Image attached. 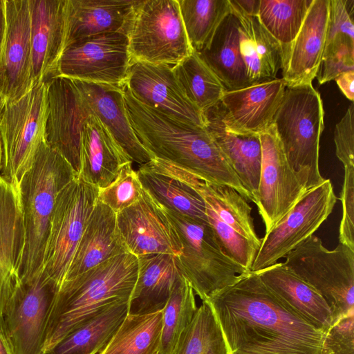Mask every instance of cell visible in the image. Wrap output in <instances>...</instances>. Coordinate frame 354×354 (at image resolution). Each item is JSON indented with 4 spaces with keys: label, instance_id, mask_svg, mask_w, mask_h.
<instances>
[{
    "label": "cell",
    "instance_id": "1",
    "mask_svg": "<svg viewBox=\"0 0 354 354\" xmlns=\"http://www.w3.org/2000/svg\"><path fill=\"white\" fill-rule=\"evenodd\" d=\"M208 301L230 354H330L325 333L287 308L257 272L241 274Z\"/></svg>",
    "mask_w": 354,
    "mask_h": 354
},
{
    "label": "cell",
    "instance_id": "2",
    "mask_svg": "<svg viewBox=\"0 0 354 354\" xmlns=\"http://www.w3.org/2000/svg\"><path fill=\"white\" fill-rule=\"evenodd\" d=\"M123 92L131 127L155 158L185 169L205 181L231 187L247 201H254L205 127L143 104L124 85Z\"/></svg>",
    "mask_w": 354,
    "mask_h": 354
},
{
    "label": "cell",
    "instance_id": "3",
    "mask_svg": "<svg viewBox=\"0 0 354 354\" xmlns=\"http://www.w3.org/2000/svg\"><path fill=\"white\" fill-rule=\"evenodd\" d=\"M138 272V257L127 252L64 281L48 315L45 354L77 326L107 306L129 299Z\"/></svg>",
    "mask_w": 354,
    "mask_h": 354
},
{
    "label": "cell",
    "instance_id": "4",
    "mask_svg": "<svg viewBox=\"0 0 354 354\" xmlns=\"http://www.w3.org/2000/svg\"><path fill=\"white\" fill-rule=\"evenodd\" d=\"M77 174L46 140L18 185L25 227V246L19 268L24 281L43 269L50 223L59 192Z\"/></svg>",
    "mask_w": 354,
    "mask_h": 354
},
{
    "label": "cell",
    "instance_id": "5",
    "mask_svg": "<svg viewBox=\"0 0 354 354\" xmlns=\"http://www.w3.org/2000/svg\"><path fill=\"white\" fill-rule=\"evenodd\" d=\"M324 116L320 94L302 84L286 86L273 120L288 162L307 190L325 179L319 168Z\"/></svg>",
    "mask_w": 354,
    "mask_h": 354
},
{
    "label": "cell",
    "instance_id": "6",
    "mask_svg": "<svg viewBox=\"0 0 354 354\" xmlns=\"http://www.w3.org/2000/svg\"><path fill=\"white\" fill-rule=\"evenodd\" d=\"M285 257L284 266L324 297L333 324L354 310V250L340 243L328 250L312 235Z\"/></svg>",
    "mask_w": 354,
    "mask_h": 354
},
{
    "label": "cell",
    "instance_id": "7",
    "mask_svg": "<svg viewBox=\"0 0 354 354\" xmlns=\"http://www.w3.org/2000/svg\"><path fill=\"white\" fill-rule=\"evenodd\" d=\"M166 210L182 244L181 254L175 256L177 266L202 301L248 272L220 251L209 223Z\"/></svg>",
    "mask_w": 354,
    "mask_h": 354
},
{
    "label": "cell",
    "instance_id": "8",
    "mask_svg": "<svg viewBox=\"0 0 354 354\" xmlns=\"http://www.w3.org/2000/svg\"><path fill=\"white\" fill-rule=\"evenodd\" d=\"M47 113L45 82L35 83L21 97L6 104L0 120L3 147L0 175L17 189L46 140Z\"/></svg>",
    "mask_w": 354,
    "mask_h": 354
},
{
    "label": "cell",
    "instance_id": "9",
    "mask_svg": "<svg viewBox=\"0 0 354 354\" xmlns=\"http://www.w3.org/2000/svg\"><path fill=\"white\" fill-rule=\"evenodd\" d=\"M127 35L131 62L174 66L193 51L178 0H140Z\"/></svg>",
    "mask_w": 354,
    "mask_h": 354
},
{
    "label": "cell",
    "instance_id": "10",
    "mask_svg": "<svg viewBox=\"0 0 354 354\" xmlns=\"http://www.w3.org/2000/svg\"><path fill=\"white\" fill-rule=\"evenodd\" d=\"M98 194L97 187L77 175L56 198L43 270L59 286L64 280Z\"/></svg>",
    "mask_w": 354,
    "mask_h": 354
},
{
    "label": "cell",
    "instance_id": "11",
    "mask_svg": "<svg viewBox=\"0 0 354 354\" xmlns=\"http://www.w3.org/2000/svg\"><path fill=\"white\" fill-rule=\"evenodd\" d=\"M337 202L329 179L308 189L261 239L251 272H259L285 257L312 236L332 213Z\"/></svg>",
    "mask_w": 354,
    "mask_h": 354
},
{
    "label": "cell",
    "instance_id": "12",
    "mask_svg": "<svg viewBox=\"0 0 354 354\" xmlns=\"http://www.w3.org/2000/svg\"><path fill=\"white\" fill-rule=\"evenodd\" d=\"M131 64L128 35L109 32L88 37L66 46L55 75L122 87Z\"/></svg>",
    "mask_w": 354,
    "mask_h": 354
},
{
    "label": "cell",
    "instance_id": "13",
    "mask_svg": "<svg viewBox=\"0 0 354 354\" xmlns=\"http://www.w3.org/2000/svg\"><path fill=\"white\" fill-rule=\"evenodd\" d=\"M59 287L43 269L17 287L3 314L16 354H45L47 320Z\"/></svg>",
    "mask_w": 354,
    "mask_h": 354
},
{
    "label": "cell",
    "instance_id": "14",
    "mask_svg": "<svg viewBox=\"0 0 354 354\" xmlns=\"http://www.w3.org/2000/svg\"><path fill=\"white\" fill-rule=\"evenodd\" d=\"M45 82L48 104L46 142L78 175L82 131L93 112L73 79L55 75Z\"/></svg>",
    "mask_w": 354,
    "mask_h": 354
},
{
    "label": "cell",
    "instance_id": "15",
    "mask_svg": "<svg viewBox=\"0 0 354 354\" xmlns=\"http://www.w3.org/2000/svg\"><path fill=\"white\" fill-rule=\"evenodd\" d=\"M262 159L254 203L268 233L308 190L286 158L273 124L259 135Z\"/></svg>",
    "mask_w": 354,
    "mask_h": 354
},
{
    "label": "cell",
    "instance_id": "16",
    "mask_svg": "<svg viewBox=\"0 0 354 354\" xmlns=\"http://www.w3.org/2000/svg\"><path fill=\"white\" fill-rule=\"evenodd\" d=\"M116 214L128 250L136 257L181 254L178 232L166 209L145 189L137 202Z\"/></svg>",
    "mask_w": 354,
    "mask_h": 354
},
{
    "label": "cell",
    "instance_id": "17",
    "mask_svg": "<svg viewBox=\"0 0 354 354\" xmlns=\"http://www.w3.org/2000/svg\"><path fill=\"white\" fill-rule=\"evenodd\" d=\"M124 86L143 104L179 120L205 127L203 113L184 93L173 66L133 62Z\"/></svg>",
    "mask_w": 354,
    "mask_h": 354
},
{
    "label": "cell",
    "instance_id": "18",
    "mask_svg": "<svg viewBox=\"0 0 354 354\" xmlns=\"http://www.w3.org/2000/svg\"><path fill=\"white\" fill-rule=\"evenodd\" d=\"M6 31L0 60V93L6 104L32 86L28 0H5Z\"/></svg>",
    "mask_w": 354,
    "mask_h": 354
},
{
    "label": "cell",
    "instance_id": "19",
    "mask_svg": "<svg viewBox=\"0 0 354 354\" xmlns=\"http://www.w3.org/2000/svg\"><path fill=\"white\" fill-rule=\"evenodd\" d=\"M286 84L276 78L225 91L217 104L225 126L232 131L260 135L273 123Z\"/></svg>",
    "mask_w": 354,
    "mask_h": 354
},
{
    "label": "cell",
    "instance_id": "20",
    "mask_svg": "<svg viewBox=\"0 0 354 354\" xmlns=\"http://www.w3.org/2000/svg\"><path fill=\"white\" fill-rule=\"evenodd\" d=\"M330 0H313L295 39L283 46L282 79L286 86L312 84L324 53Z\"/></svg>",
    "mask_w": 354,
    "mask_h": 354
},
{
    "label": "cell",
    "instance_id": "21",
    "mask_svg": "<svg viewBox=\"0 0 354 354\" xmlns=\"http://www.w3.org/2000/svg\"><path fill=\"white\" fill-rule=\"evenodd\" d=\"M28 3L34 84L56 75L64 49L66 0H28Z\"/></svg>",
    "mask_w": 354,
    "mask_h": 354
},
{
    "label": "cell",
    "instance_id": "22",
    "mask_svg": "<svg viewBox=\"0 0 354 354\" xmlns=\"http://www.w3.org/2000/svg\"><path fill=\"white\" fill-rule=\"evenodd\" d=\"M25 239L18 189L0 175V317L21 282Z\"/></svg>",
    "mask_w": 354,
    "mask_h": 354
},
{
    "label": "cell",
    "instance_id": "23",
    "mask_svg": "<svg viewBox=\"0 0 354 354\" xmlns=\"http://www.w3.org/2000/svg\"><path fill=\"white\" fill-rule=\"evenodd\" d=\"M151 163L193 189L221 221L240 234L261 245L256 233L252 207L247 200L231 187L205 181L187 170L165 160L154 158Z\"/></svg>",
    "mask_w": 354,
    "mask_h": 354
},
{
    "label": "cell",
    "instance_id": "24",
    "mask_svg": "<svg viewBox=\"0 0 354 354\" xmlns=\"http://www.w3.org/2000/svg\"><path fill=\"white\" fill-rule=\"evenodd\" d=\"M140 0H66L64 48L109 32L128 35Z\"/></svg>",
    "mask_w": 354,
    "mask_h": 354
},
{
    "label": "cell",
    "instance_id": "25",
    "mask_svg": "<svg viewBox=\"0 0 354 354\" xmlns=\"http://www.w3.org/2000/svg\"><path fill=\"white\" fill-rule=\"evenodd\" d=\"M96 115L132 161L140 165L155 158L137 138L127 112L123 86L73 79Z\"/></svg>",
    "mask_w": 354,
    "mask_h": 354
},
{
    "label": "cell",
    "instance_id": "26",
    "mask_svg": "<svg viewBox=\"0 0 354 354\" xmlns=\"http://www.w3.org/2000/svg\"><path fill=\"white\" fill-rule=\"evenodd\" d=\"M203 114L205 129L218 145L242 185L255 201L262 159L259 135L228 129L222 120L217 104Z\"/></svg>",
    "mask_w": 354,
    "mask_h": 354
},
{
    "label": "cell",
    "instance_id": "27",
    "mask_svg": "<svg viewBox=\"0 0 354 354\" xmlns=\"http://www.w3.org/2000/svg\"><path fill=\"white\" fill-rule=\"evenodd\" d=\"M127 252L116 213L97 200L64 281Z\"/></svg>",
    "mask_w": 354,
    "mask_h": 354
},
{
    "label": "cell",
    "instance_id": "28",
    "mask_svg": "<svg viewBox=\"0 0 354 354\" xmlns=\"http://www.w3.org/2000/svg\"><path fill=\"white\" fill-rule=\"evenodd\" d=\"M257 272L287 308L316 329L324 333L328 330L333 318L324 297L283 263H277Z\"/></svg>",
    "mask_w": 354,
    "mask_h": 354
},
{
    "label": "cell",
    "instance_id": "29",
    "mask_svg": "<svg viewBox=\"0 0 354 354\" xmlns=\"http://www.w3.org/2000/svg\"><path fill=\"white\" fill-rule=\"evenodd\" d=\"M131 158L93 113L82 131L81 167L78 174L99 189L111 184Z\"/></svg>",
    "mask_w": 354,
    "mask_h": 354
},
{
    "label": "cell",
    "instance_id": "30",
    "mask_svg": "<svg viewBox=\"0 0 354 354\" xmlns=\"http://www.w3.org/2000/svg\"><path fill=\"white\" fill-rule=\"evenodd\" d=\"M230 3L239 21L240 53L250 84L276 79L282 69L283 46L262 26L257 16L245 14L232 0Z\"/></svg>",
    "mask_w": 354,
    "mask_h": 354
},
{
    "label": "cell",
    "instance_id": "31",
    "mask_svg": "<svg viewBox=\"0 0 354 354\" xmlns=\"http://www.w3.org/2000/svg\"><path fill=\"white\" fill-rule=\"evenodd\" d=\"M138 259V277L129 298L128 314L139 315L162 310L183 277L175 256L154 254Z\"/></svg>",
    "mask_w": 354,
    "mask_h": 354
},
{
    "label": "cell",
    "instance_id": "32",
    "mask_svg": "<svg viewBox=\"0 0 354 354\" xmlns=\"http://www.w3.org/2000/svg\"><path fill=\"white\" fill-rule=\"evenodd\" d=\"M239 21L232 10L217 27L208 44L197 53L226 91L250 85L239 48Z\"/></svg>",
    "mask_w": 354,
    "mask_h": 354
},
{
    "label": "cell",
    "instance_id": "33",
    "mask_svg": "<svg viewBox=\"0 0 354 354\" xmlns=\"http://www.w3.org/2000/svg\"><path fill=\"white\" fill-rule=\"evenodd\" d=\"M129 299L116 301L84 321L46 354H96L111 339L129 312Z\"/></svg>",
    "mask_w": 354,
    "mask_h": 354
},
{
    "label": "cell",
    "instance_id": "34",
    "mask_svg": "<svg viewBox=\"0 0 354 354\" xmlns=\"http://www.w3.org/2000/svg\"><path fill=\"white\" fill-rule=\"evenodd\" d=\"M137 174L143 188L167 209L208 223L203 200L187 185L150 161L141 165Z\"/></svg>",
    "mask_w": 354,
    "mask_h": 354
},
{
    "label": "cell",
    "instance_id": "35",
    "mask_svg": "<svg viewBox=\"0 0 354 354\" xmlns=\"http://www.w3.org/2000/svg\"><path fill=\"white\" fill-rule=\"evenodd\" d=\"M162 310L128 314L99 354H156L162 328Z\"/></svg>",
    "mask_w": 354,
    "mask_h": 354
},
{
    "label": "cell",
    "instance_id": "36",
    "mask_svg": "<svg viewBox=\"0 0 354 354\" xmlns=\"http://www.w3.org/2000/svg\"><path fill=\"white\" fill-rule=\"evenodd\" d=\"M173 71L187 97L202 113L220 102L225 89L196 52L174 66Z\"/></svg>",
    "mask_w": 354,
    "mask_h": 354
},
{
    "label": "cell",
    "instance_id": "37",
    "mask_svg": "<svg viewBox=\"0 0 354 354\" xmlns=\"http://www.w3.org/2000/svg\"><path fill=\"white\" fill-rule=\"evenodd\" d=\"M174 354H230L208 300L203 301L178 342Z\"/></svg>",
    "mask_w": 354,
    "mask_h": 354
},
{
    "label": "cell",
    "instance_id": "38",
    "mask_svg": "<svg viewBox=\"0 0 354 354\" xmlns=\"http://www.w3.org/2000/svg\"><path fill=\"white\" fill-rule=\"evenodd\" d=\"M197 306L195 293L183 276L162 310V328L158 354H174L179 339L192 320Z\"/></svg>",
    "mask_w": 354,
    "mask_h": 354
},
{
    "label": "cell",
    "instance_id": "39",
    "mask_svg": "<svg viewBox=\"0 0 354 354\" xmlns=\"http://www.w3.org/2000/svg\"><path fill=\"white\" fill-rule=\"evenodd\" d=\"M182 20L192 50L201 51L230 12V0H178Z\"/></svg>",
    "mask_w": 354,
    "mask_h": 354
},
{
    "label": "cell",
    "instance_id": "40",
    "mask_svg": "<svg viewBox=\"0 0 354 354\" xmlns=\"http://www.w3.org/2000/svg\"><path fill=\"white\" fill-rule=\"evenodd\" d=\"M313 0H260L258 18L282 46L298 34Z\"/></svg>",
    "mask_w": 354,
    "mask_h": 354
},
{
    "label": "cell",
    "instance_id": "41",
    "mask_svg": "<svg viewBox=\"0 0 354 354\" xmlns=\"http://www.w3.org/2000/svg\"><path fill=\"white\" fill-rule=\"evenodd\" d=\"M205 214L220 251L230 260L250 272L261 245L249 240L223 223L206 206Z\"/></svg>",
    "mask_w": 354,
    "mask_h": 354
},
{
    "label": "cell",
    "instance_id": "42",
    "mask_svg": "<svg viewBox=\"0 0 354 354\" xmlns=\"http://www.w3.org/2000/svg\"><path fill=\"white\" fill-rule=\"evenodd\" d=\"M143 187L132 162L120 169L116 179L108 187L99 189L97 200L118 214L137 202L142 196Z\"/></svg>",
    "mask_w": 354,
    "mask_h": 354
},
{
    "label": "cell",
    "instance_id": "43",
    "mask_svg": "<svg viewBox=\"0 0 354 354\" xmlns=\"http://www.w3.org/2000/svg\"><path fill=\"white\" fill-rule=\"evenodd\" d=\"M354 0H330L325 46L322 55L342 46L354 47Z\"/></svg>",
    "mask_w": 354,
    "mask_h": 354
},
{
    "label": "cell",
    "instance_id": "44",
    "mask_svg": "<svg viewBox=\"0 0 354 354\" xmlns=\"http://www.w3.org/2000/svg\"><path fill=\"white\" fill-rule=\"evenodd\" d=\"M339 199L342 205V216L339 228V241L354 250V166L344 167Z\"/></svg>",
    "mask_w": 354,
    "mask_h": 354
},
{
    "label": "cell",
    "instance_id": "45",
    "mask_svg": "<svg viewBox=\"0 0 354 354\" xmlns=\"http://www.w3.org/2000/svg\"><path fill=\"white\" fill-rule=\"evenodd\" d=\"M330 354H354V310L336 320L325 333Z\"/></svg>",
    "mask_w": 354,
    "mask_h": 354
},
{
    "label": "cell",
    "instance_id": "46",
    "mask_svg": "<svg viewBox=\"0 0 354 354\" xmlns=\"http://www.w3.org/2000/svg\"><path fill=\"white\" fill-rule=\"evenodd\" d=\"M352 71H354V47L345 45L322 55L315 77L319 84H324L343 73Z\"/></svg>",
    "mask_w": 354,
    "mask_h": 354
},
{
    "label": "cell",
    "instance_id": "47",
    "mask_svg": "<svg viewBox=\"0 0 354 354\" xmlns=\"http://www.w3.org/2000/svg\"><path fill=\"white\" fill-rule=\"evenodd\" d=\"M354 105L352 103L335 125L334 142L337 158L344 167L354 166Z\"/></svg>",
    "mask_w": 354,
    "mask_h": 354
},
{
    "label": "cell",
    "instance_id": "48",
    "mask_svg": "<svg viewBox=\"0 0 354 354\" xmlns=\"http://www.w3.org/2000/svg\"><path fill=\"white\" fill-rule=\"evenodd\" d=\"M342 93L351 102L354 100V71L343 73L335 79Z\"/></svg>",
    "mask_w": 354,
    "mask_h": 354
},
{
    "label": "cell",
    "instance_id": "49",
    "mask_svg": "<svg viewBox=\"0 0 354 354\" xmlns=\"http://www.w3.org/2000/svg\"><path fill=\"white\" fill-rule=\"evenodd\" d=\"M0 354H16L7 334L2 317H0Z\"/></svg>",
    "mask_w": 354,
    "mask_h": 354
},
{
    "label": "cell",
    "instance_id": "50",
    "mask_svg": "<svg viewBox=\"0 0 354 354\" xmlns=\"http://www.w3.org/2000/svg\"><path fill=\"white\" fill-rule=\"evenodd\" d=\"M232 1L246 15L257 16L260 0H232Z\"/></svg>",
    "mask_w": 354,
    "mask_h": 354
},
{
    "label": "cell",
    "instance_id": "51",
    "mask_svg": "<svg viewBox=\"0 0 354 354\" xmlns=\"http://www.w3.org/2000/svg\"><path fill=\"white\" fill-rule=\"evenodd\" d=\"M6 31V11L5 0H0V60Z\"/></svg>",
    "mask_w": 354,
    "mask_h": 354
},
{
    "label": "cell",
    "instance_id": "52",
    "mask_svg": "<svg viewBox=\"0 0 354 354\" xmlns=\"http://www.w3.org/2000/svg\"><path fill=\"white\" fill-rule=\"evenodd\" d=\"M6 104V102L3 96L1 95V94L0 93V120L3 112V110L5 109Z\"/></svg>",
    "mask_w": 354,
    "mask_h": 354
},
{
    "label": "cell",
    "instance_id": "53",
    "mask_svg": "<svg viewBox=\"0 0 354 354\" xmlns=\"http://www.w3.org/2000/svg\"><path fill=\"white\" fill-rule=\"evenodd\" d=\"M3 167V147L2 143L0 138V172L1 171Z\"/></svg>",
    "mask_w": 354,
    "mask_h": 354
},
{
    "label": "cell",
    "instance_id": "54",
    "mask_svg": "<svg viewBox=\"0 0 354 354\" xmlns=\"http://www.w3.org/2000/svg\"><path fill=\"white\" fill-rule=\"evenodd\" d=\"M156 354H158V353H156Z\"/></svg>",
    "mask_w": 354,
    "mask_h": 354
}]
</instances>
